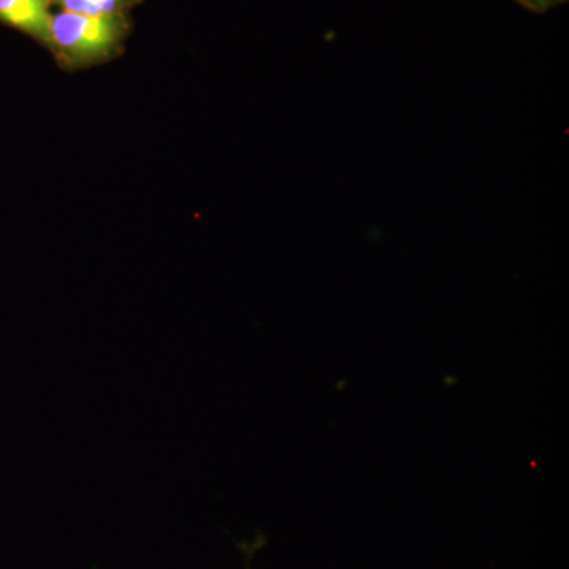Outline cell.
I'll use <instances>...</instances> for the list:
<instances>
[{
    "instance_id": "4",
    "label": "cell",
    "mask_w": 569,
    "mask_h": 569,
    "mask_svg": "<svg viewBox=\"0 0 569 569\" xmlns=\"http://www.w3.org/2000/svg\"><path fill=\"white\" fill-rule=\"evenodd\" d=\"M531 3H537V6H546V3L552 2V0H529Z\"/></svg>"
},
{
    "instance_id": "3",
    "label": "cell",
    "mask_w": 569,
    "mask_h": 569,
    "mask_svg": "<svg viewBox=\"0 0 569 569\" xmlns=\"http://www.w3.org/2000/svg\"><path fill=\"white\" fill-rule=\"evenodd\" d=\"M141 2L142 0H51V6L86 17H112L129 14V11Z\"/></svg>"
},
{
    "instance_id": "2",
    "label": "cell",
    "mask_w": 569,
    "mask_h": 569,
    "mask_svg": "<svg viewBox=\"0 0 569 569\" xmlns=\"http://www.w3.org/2000/svg\"><path fill=\"white\" fill-rule=\"evenodd\" d=\"M51 0H0V24L47 44L52 14Z\"/></svg>"
},
{
    "instance_id": "1",
    "label": "cell",
    "mask_w": 569,
    "mask_h": 569,
    "mask_svg": "<svg viewBox=\"0 0 569 569\" xmlns=\"http://www.w3.org/2000/svg\"><path fill=\"white\" fill-rule=\"evenodd\" d=\"M132 32L130 14L86 17L56 11L44 48L66 71L92 69L118 59Z\"/></svg>"
}]
</instances>
